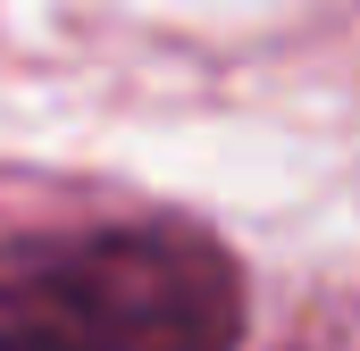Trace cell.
Here are the masks:
<instances>
[{
	"instance_id": "obj_1",
	"label": "cell",
	"mask_w": 360,
	"mask_h": 351,
	"mask_svg": "<svg viewBox=\"0 0 360 351\" xmlns=\"http://www.w3.org/2000/svg\"><path fill=\"white\" fill-rule=\"evenodd\" d=\"M243 276L184 226L0 243V351H235Z\"/></svg>"
}]
</instances>
